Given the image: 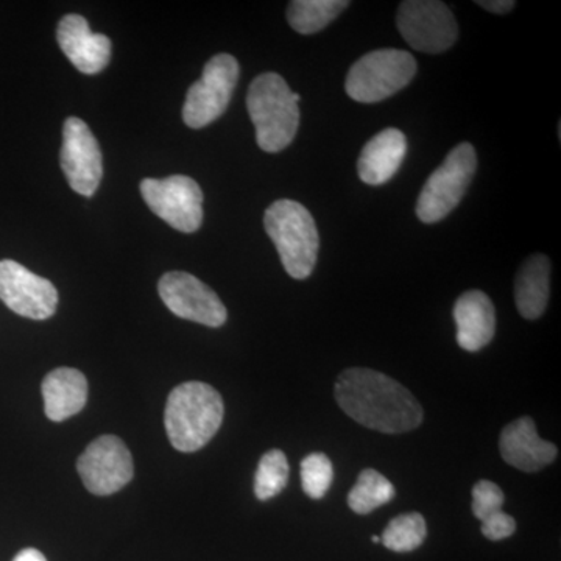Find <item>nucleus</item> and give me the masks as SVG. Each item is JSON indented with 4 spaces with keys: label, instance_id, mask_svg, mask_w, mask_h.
Here are the masks:
<instances>
[{
    "label": "nucleus",
    "instance_id": "4468645a",
    "mask_svg": "<svg viewBox=\"0 0 561 561\" xmlns=\"http://www.w3.org/2000/svg\"><path fill=\"white\" fill-rule=\"evenodd\" d=\"M62 54L80 72L94 76L102 72L111 60L108 36L92 33L88 21L79 14L62 18L57 28Z\"/></svg>",
    "mask_w": 561,
    "mask_h": 561
},
{
    "label": "nucleus",
    "instance_id": "f8f14e48",
    "mask_svg": "<svg viewBox=\"0 0 561 561\" xmlns=\"http://www.w3.org/2000/svg\"><path fill=\"white\" fill-rule=\"evenodd\" d=\"M61 169L77 194L92 197L103 176L101 146L94 133L79 117H69L62 127Z\"/></svg>",
    "mask_w": 561,
    "mask_h": 561
},
{
    "label": "nucleus",
    "instance_id": "393cba45",
    "mask_svg": "<svg viewBox=\"0 0 561 561\" xmlns=\"http://www.w3.org/2000/svg\"><path fill=\"white\" fill-rule=\"evenodd\" d=\"M504 491L494 482L479 481L472 489V513L479 522L489 518L493 513L502 511Z\"/></svg>",
    "mask_w": 561,
    "mask_h": 561
},
{
    "label": "nucleus",
    "instance_id": "412c9836",
    "mask_svg": "<svg viewBox=\"0 0 561 561\" xmlns=\"http://www.w3.org/2000/svg\"><path fill=\"white\" fill-rule=\"evenodd\" d=\"M394 493L397 491H394L393 483L386 476L367 468L360 472L356 485L351 489L348 505L351 511L357 515H368L376 508L393 501Z\"/></svg>",
    "mask_w": 561,
    "mask_h": 561
},
{
    "label": "nucleus",
    "instance_id": "f3484780",
    "mask_svg": "<svg viewBox=\"0 0 561 561\" xmlns=\"http://www.w3.org/2000/svg\"><path fill=\"white\" fill-rule=\"evenodd\" d=\"M408 153V139L398 128H386L373 136L357 161L360 180L370 186H381L400 171Z\"/></svg>",
    "mask_w": 561,
    "mask_h": 561
},
{
    "label": "nucleus",
    "instance_id": "aec40b11",
    "mask_svg": "<svg viewBox=\"0 0 561 561\" xmlns=\"http://www.w3.org/2000/svg\"><path fill=\"white\" fill-rule=\"evenodd\" d=\"M348 7V0H294L287 7V21L295 32L313 35L327 28Z\"/></svg>",
    "mask_w": 561,
    "mask_h": 561
},
{
    "label": "nucleus",
    "instance_id": "0eeeda50",
    "mask_svg": "<svg viewBox=\"0 0 561 561\" xmlns=\"http://www.w3.org/2000/svg\"><path fill=\"white\" fill-rule=\"evenodd\" d=\"M239 73L241 68L232 55L219 54L210 58L203 69L202 79L187 91L183 106L184 124L201 130L219 119L230 105Z\"/></svg>",
    "mask_w": 561,
    "mask_h": 561
},
{
    "label": "nucleus",
    "instance_id": "a211bd4d",
    "mask_svg": "<svg viewBox=\"0 0 561 561\" xmlns=\"http://www.w3.org/2000/svg\"><path fill=\"white\" fill-rule=\"evenodd\" d=\"M44 411L51 421H65L83 411L88 401V381L76 368L61 367L44 378Z\"/></svg>",
    "mask_w": 561,
    "mask_h": 561
},
{
    "label": "nucleus",
    "instance_id": "6ab92c4d",
    "mask_svg": "<svg viewBox=\"0 0 561 561\" xmlns=\"http://www.w3.org/2000/svg\"><path fill=\"white\" fill-rule=\"evenodd\" d=\"M551 295V261L545 254L527 257L515 279V302L526 320H538Z\"/></svg>",
    "mask_w": 561,
    "mask_h": 561
},
{
    "label": "nucleus",
    "instance_id": "5701e85b",
    "mask_svg": "<svg viewBox=\"0 0 561 561\" xmlns=\"http://www.w3.org/2000/svg\"><path fill=\"white\" fill-rule=\"evenodd\" d=\"M289 461L286 454L279 449H272L261 457L254 476V494L257 500L268 501L278 496L289 482Z\"/></svg>",
    "mask_w": 561,
    "mask_h": 561
},
{
    "label": "nucleus",
    "instance_id": "20e7f679",
    "mask_svg": "<svg viewBox=\"0 0 561 561\" xmlns=\"http://www.w3.org/2000/svg\"><path fill=\"white\" fill-rule=\"evenodd\" d=\"M264 227L289 276L309 278L319 257L320 236L306 206L294 201L272 203L264 214Z\"/></svg>",
    "mask_w": 561,
    "mask_h": 561
},
{
    "label": "nucleus",
    "instance_id": "bb28decb",
    "mask_svg": "<svg viewBox=\"0 0 561 561\" xmlns=\"http://www.w3.org/2000/svg\"><path fill=\"white\" fill-rule=\"evenodd\" d=\"M479 7H482L483 10L490 11V13L494 14H505L511 13L513 9H515L516 3L513 0H479Z\"/></svg>",
    "mask_w": 561,
    "mask_h": 561
},
{
    "label": "nucleus",
    "instance_id": "ddd939ff",
    "mask_svg": "<svg viewBox=\"0 0 561 561\" xmlns=\"http://www.w3.org/2000/svg\"><path fill=\"white\" fill-rule=\"evenodd\" d=\"M0 300L18 316L47 320L57 312L58 291L49 279L41 278L20 262L0 261Z\"/></svg>",
    "mask_w": 561,
    "mask_h": 561
},
{
    "label": "nucleus",
    "instance_id": "2eb2a0df",
    "mask_svg": "<svg viewBox=\"0 0 561 561\" xmlns=\"http://www.w3.org/2000/svg\"><path fill=\"white\" fill-rule=\"evenodd\" d=\"M500 449L505 463L524 472H537L556 460L559 449L551 442L538 437L530 416H523L504 427Z\"/></svg>",
    "mask_w": 561,
    "mask_h": 561
},
{
    "label": "nucleus",
    "instance_id": "dca6fc26",
    "mask_svg": "<svg viewBox=\"0 0 561 561\" xmlns=\"http://www.w3.org/2000/svg\"><path fill=\"white\" fill-rule=\"evenodd\" d=\"M457 343L460 348L476 353L493 341L496 312L489 295L481 290L465 291L454 305Z\"/></svg>",
    "mask_w": 561,
    "mask_h": 561
},
{
    "label": "nucleus",
    "instance_id": "9b49d317",
    "mask_svg": "<svg viewBox=\"0 0 561 561\" xmlns=\"http://www.w3.org/2000/svg\"><path fill=\"white\" fill-rule=\"evenodd\" d=\"M158 291L169 311L180 319L209 328H220L228 319L219 295L186 272H169L158 283Z\"/></svg>",
    "mask_w": 561,
    "mask_h": 561
},
{
    "label": "nucleus",
    "instance_id": "b1692460",
    "mask_svg": "<svg viewBox=\"0 0 561 561\" xmlns=\"http://www.w3.org/2000/svg\"><path fill=\"white\" fill-rule=\"evenodd\" d=\"M334 479V468L327 454H309L301 461L302 491L312 500H321L331 489Z\"/></svg>",
    "mask_w": 561,
    "mask_h": 561
},
{
    "label": "nucleus",
    "instance_id": "6e6552de",
    "mask_svg": "<svg viewBox=\"0 0 561 561\" xmlns=\"http://www.w3.org/2000/svg\"><path fill=\"white\" fill-rule=\"evenodd\" d=\"M398 31L412 49L443 54L459 38L453 11L438 0H405L397 14Z\"/></svg>",
    "mask_w": 561,
    "mask_h": 561
},
{
    "label": "nucleus",
    "instance_id": "f03ea898",
    "mask_svg": "<svg viewBox=\"0 0 561 561\" xmlns=\"http://www.w3.org/2000/svg\"><path fill=\"white\" fill-rule=\"evenodd\" d=\"M225 405L219 391L209 383H181L169 394L164 426L173 448L195 453L205 448L219 432Z\"/></svg>",
    "mask_w": 561,
    "mask_h": 561
},
{
    "label": "nucleus",
    "instance_id": "423d86ee",
    "mask_svg": "<svg viewBox=\"0 0 561 561\" xmlns=\"http://www.w3.org/2000/svg\"><path fill=\"white\" fill-rule=\"evenodd\" d=\"M478 169V154L470 142H461L449 151L421 191L416 216L423 224H437L459 206Z\"/></svg>",
    "mask_w": 561,
    "mask_h": 561
},
{
    "label": "nucleus",
    "instance_id": "39448f33",
    "mask_svg": "<svg viewBox=\"0 0 561 561\" xmlns=\"http://www.w3.org/2000/svg\"><path fill=\"white\" fill-rule=\"evenodd\" d=\"M416 69V60L409 51H370L351 66L345 81L346 94L359 103L386 101L411 83Z\"/></svg>",
    "mask_w": 561,
    "mask_h": 561
},
{
    "label": "nucleus",
    "instance_id": "9d476101",
    "mask_svg": "<svg viewBox=\"0 0 561 561\" xmlns=\"http://www.w3.org/2000/svg\"><path fill=\"white\" fill-rule=\"evenodd\" d=\"M77 471L88 491L95 496H110L131 482L135 467L125 443L116 435H103L81 454Z\"/></svg>",
    "mask_w": 561,
    "mask_h": 561
},
{
    "label": "nucleus",
    "instance_id": "a878e982",
    "mask_svg": "<svg viewBox=\"0 0 561 561\" xmlns=\"http://www.w3.org/2000/svg\"><path fill=\"white\" fill-rule=\"evenodd\" d=\"M481 523L483 537L489 538L491 541L505 540V538L512 537L516 531L515 519L504 511L493 513V515H490L489 518L483 519Z\"/></svg>",
    "mask_w": 561,
    "mask_h": 561
},
{
    "label": "nucleus",
    "instance_id": "1a4fd4ad",
    "mask_svg": "<svg viewBox=\"0 0 561 561\" xmlns=\"http://www.w3.org/2000/svg\"><path fill=\"white\" fill-rule=\"evenodd\" d=\"M140 195L151 213L171 225L173 230L195 232L202 227L203 192L197 181L190 176L142 180Z\"/></svg>",
    "mask_w": 561,
    "mask_h": 561
},
{
    "label": "nucleus",
    "instance_id": "f257e3e1",
    "mask_svg": "<svg viewBox=\"0 0 561 561\" xmlns=\"http://www.w3.org/2000/svg\"><path fill=\"white\" fill-rule=\"evenodd\" d=\"M334 394L342 411L368 430L402 434L423 423V409L411 391L371 368L341 373Z\"/></svg>",
    "mask_w": 561,
    "mask_h": 561
},
{
    "label": "nucleus",
    "instance_id": "cd10ccee",
    "mask_svg": "<svg viewBox=\"0 0 561 561\" xmlns=\"http://www.w3.org/2000/svg\"><path fill=\"white\" fill-rule=\"evenodd\" d=\"M13 561H47V560H46V557H44L43 553H41L38 551V549L28 548V549H24V551H21L20 553H18V556L14 557Z\"/></svg>",
    "mask_w": 561,
    "mask_h": 561
},
{
    "label": "nucleus",
    "instance_id": "7ed1b4c3",
    "mask_svg": "<svg viewBox=\"0 0 561 561\" xmlns=\"http://www.w3.org/2000/svg\"><path fill=\"white\" fill-rule=\"evenodd\" d=\"M300 99L279 73H261L251 81L247 110L261 150L278 153L290 146L300 127Z\"/></svg>",
    "mask_w": 561,
    "mask_h": 561
},
{
    "label": "nucleus",
    "instance_id": "c85d7f7f",
    "mask_svg": "<svg viewBox=\"0 0 561 561\" xmlns=\"http://www.w3.org/2000/svg\"><path fill=\"white\" fill-rule=\"evenodd\" d=\"M371 541L373 542H381V537H378V535H373Z\"/></svg>",
    "mask_w": 561,
    "mask_h": 561
},
{
    "label": "nucleus",
    "instance_id": "4be33fe9",
    "mask_svg": "<svg viewBox=\"0 0 561 561\" xmlns=\"http://www.w3.org/2000/svg\"><path fill=\"white\" fill-rule=\"evenodd\" d=\"M426 519L420 513H404L391 519L381 535V542L393 552H412L426 540Z\"/></svg>",
    "mask_w": 561,
    "mask_h": 561
}]
</instances>
